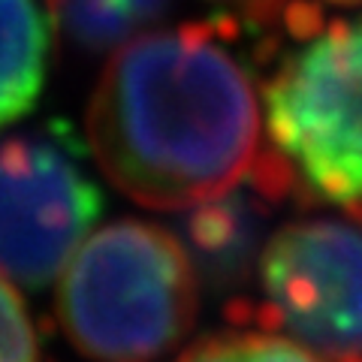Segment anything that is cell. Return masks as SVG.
Wrapping results in <instances>:
<instances>
[{"label":"cell","mask_w":362,"mask_h":362,"mask_svg":"<svg viewBox=\"0 0 362 362\" xmlns=\"http://www.w3.org/2000/svg\"><path fill=\"white\" fill-rule=\"evenodd\" d=\"M49 54L52 18L40 0H0V130L33 109Z\"/></svg>","instance_id":"obj_7"},{"label":"cell","mask_w":362,"mask_h":362,"mask_svg":"<svg viewBox=\"0 0 362 362\" xmlns=\"http://www.w3.org/2000/svg\"><path fill=\"white\" fill-rule=\"evenodd\" d=\"M175 362H323L275 329H233L206 335L185 347Z\"/></svg>","instance_id":"obj_9"},{"label":"cell","mask_w":362,"mask_h":362,"mask_svg":"<svg viewBox=\"0 0 362 362\" xmlns=\"http://www.w3.org/2000/svg\"><path fill=\"white\" fill-rule=\"evenodd\" d=\"M169 0H45L64 37L88 52L121 49L166 13Z\"/></svg>","instance_id":"obj_8"},{"label":"cell","mask_w":362,"mask_h":362,"mask_svg":"<svg viewBox=\"0 0 362 362\" xmlns=\"http://www.w3.org/2000/svg\"><path fill=\"white\" fill-rule=\"evenodd\" d=\"M259 323L323 362H362V230L347 221H293L259 254Z\"/></svg>","instance_id":"obj_4"},{"label":"cell","mask_w":362,"mask_h":362,"mask_svg":"<svg viewBox=\"0 0 362 362\" xmlns=\"http://www.w3.org/2000/svg\"><path fill=\"white\" fill-rule=\"evenodd\" d=\"M214 4L223 6H235L245 16H257V18H275L284 16V9L290 6L287 0H214Z\"/></svg>","instance_id":"obj_11"},{"label":"cell","mask_w":362,"mask_h":362,"mask_svg":"<svg viewBox=\"0 0 362 362\" xmlns=\"http://www.w3.org/2000/svg\"><path fill=\"white\" fill-rule=\"evenodd\" d=\"M0 362H40L37 329L16 284L0 275Z\"/></svg>","instance_id":"obj_10"},{"label":"cell","mask_w":362,"mask_h":362,"mask_svg":"<svg viewBox=\"0 0 362 362\" xmlns=\"http://www.w3.org/2000/svg\"><path fill=\"white\" fill-rule=\"evenodd\" d=\"M103 209L70 139L16 133L0 139V275L40 290L61 275Z\"/></svg>","instance_id":"obj_5"},{"label":"cell","mask_w":362,"mask_h":362,"mask_svg":"<svg viewBox=\"0 0 362 362\" xmlns=\"http://www.w3.org/2000/svg\"><path fill=\"white\" fill-rule=\"evenodd\" d=\"M284 18L296 42L263 88L257 190H296L362 230V16L320 21L317 9L287 6Z\"/></svg>","instance_id":"obj_2"},{"label":"cell","mask_w":362,"mask_h":362,"mask_svg":"<svg viewBox=\"0 0 362 362\" xmlns=\"http://www.w3.org/2000/svg\"><path fill=\"white\" fill-rule=\"evenodd\" d=\"M259 133L251 73L214 25L145 30L124 42L88 106L100 173L157 211L239 187L263 154Z\"/></svg>","instance_id":"obj_1"},{"label":"cell","mask_w":362,"mask_h":362,"mask_svg":"<svg viewBox=\"0 0 362 362\" xmlns=\"http://www.w3.org/2000/svg\"><path fill=\"white\" fill-rule=\"evenodd\" d=\"M259 190L242 194L226 190L209 202H199L185 223L187 257L197 272L214 284H235L247 275L254 259L263 254V209Z\"/></svg>","instance_id":"obj_6"},{"label":"cell","mask_w":362,"mask_h":362,"mask_svg":"<svg viewBox=\"0 0 362 362\" xmlns=\"http://www.w3.org/2000/svg\"><path fill=\"white\" fill-rule=\"evenodd\" d=\"M197 269L148 221L100 226L58 275V323L85 362H160L197 320Z\"/></svg>","instance_id":"obj_3"}]
</instances>
